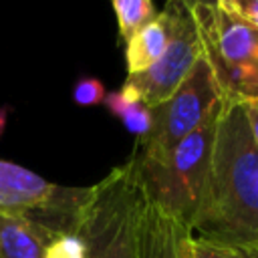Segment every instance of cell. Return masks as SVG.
<instances>
[{
    "label": "cell",
    "instance_id": "obj_1",
    "mask_svg": "<svg viewBox=\"0 0 258 258\" xmlns=\"http://www.w3.org/2000/svg\"><path fill=\"white\" fill-rule=\"evenodd\" d=\"M196 238L258 246V145L240 103L222 101Z\"/></svg>",
    "mask_w": 258,
    "mask_h": 258
},
{
    "label": "cell",
    "instance_id": "obj_2",
    "mask_svg": "<svg viewBox=\"0 0 258 258\" xmlns=\"http://www.w3.org/2000/svg\"><path fill=\"white\" fill-rule=\"evenodd\" d=\"M220 109L222 105L165 159L147 161L131 153L145 198L189 230L204 206Z\"/></svg>",
    "mask_w": 258,
    "mask_h": 258
},
{
    "label": "cell",
    "instance_id": "obj_3",
    "mask_svg": "<svg viewBox=\"0 0 258 258\" xmlns=\"http://www.w3.org/2000/svg\"><path fill=\"white\" fill-rule=\"evenodd\" d=\"M189 12L222 97L240 105L258 101V28L214 2L189 4Z\"/></svg>",
    "mask_w": 258,
    "mask_h": 258
},
{
    "label": "cell",
    "instance_id": "obj_4",
    "mask_svg": "<svg viewBox=\"0 0 258 258\" xmlns=\"http://www.w3.org/2000/svg\"><path fill=\"white\" fill-rule=\"evenodd\" d=\"M145 191L133 157L93 185L79 236L87 258H139L137 232Z\"/></svg>",
    "mask_w": 258,
    "mask_h": 258
},
{
    "label": "cell",
    "instance_id": "obj_5",
    "mask_svg": "<svg viewBox=\"0 0 258 258\" xmlns=\"http://www.w3.org/2000/svg\"><path fill=\"white\" fill-rule=\"evenodd\" d=\"M93 185H60L38 173L0 159V214L18 218L48 238L77 234Z\"/></svg>",
    "mask_w": 258,
    "mask_h": 258
},
{
    "label": "cell",
    "instance_id": "obj_6",
    "mask_svg": "<svg viewBox=\"0 0 258 258\" xmlns=\"http://www.w3.org/2000/svg\"><path fill=\"white\" fill-rule=\"evenodd\" d=\"M224 97L206 58L198 56L196 64L179 87L159 105L151 107V127L143 139H137L133 155L147 161L165 159L173 147L194 133L220 105Z\"/></svg>",
    "mask_w": 258,
    "mask_h": 258
},
{
    "label": "cell",
    "instance_id": "obj_7",
    "mask_svg": "<svg viewBox=\"0 0 258 258\" xmlns=\"http://www.w3.org/2000/svg\"><path fill=\"white\" fill-rule=\"evenodd\" d=\"M165 8L171 14V34L163 54L143 73L127 75L123 89L137 95L149 109L163 103L187 77L200 56L198 30L183 0H167Z\"/></svg>",
    "mask_w": 258,
    "mask_h": 258
},
{
    "label": "cell",
    "instance_id": "obj_8",
    "mask_svg": "<svg viewBox=\"0 0 258 258\" xmlns=\"http://www.w3.org/2000/svg\"><path fill=\"white\" fill-rule=\"evenodd\" d=\"M137 252L139 258H194V234L145 198L139 218Z\"/></svg>",
    "mask_w": 258,
    "mask_h": 258
},
{
    "label": "cell",
    "instance_id": "obj_9",
    "mask_svg": "<svg viewBox=\"0 0 258 258\" xmlns=\"http://www.w3.org/2000/svg\"><path fill=\"white\" fill-rule=\"evenodd\" d=\"M171 34V14L167 8L157 12L153 20L141 26L127 42H125V62L127 75L143 73L149 69L165 50Z\"/></svg>",
    "mask_w": 258,
    "mask_h": 258
},
{
    "label": "cell",
    "instance_id": "obj_10",
    "mask_svg": "<svg viewBox=\"0 0 258 258\" xmlns=\"http://www.w3.org/2000/svg\"><path fill=\"white\" fill-rule=\"evenodd\" d=\"M50 240L34 226L0 214V258H44Z\"/></svg>",
    "mask_w": 258,
    "mask_h": 258
},
{
    "label": "cell",
    "instance_id": "obj_11",
    "mask_svg": "<svg viewBox=\"0 0 258 258\" xmlns=\"http://www.w3.org/2000/svg\"><path fill=\"white\" fill-rule=\"evenodd\" d=\"M103 103L109 109V113L115 119H119L129 133L135 135V139H143L149 133L151 109L131 91L123 87L119 91H107Z\"/></svg>",
    "mask_w": 258,
    "mask_h": 258
},
{
    "label": "cell",
    "instance_id": "obj_12",
    "mask_svg": "<svg viewBox=\"0 0 258 258\" xmlns=\"http://www.w3.org/2000/svg\"><path fill=\"white\" fill-rule=\"evenodd\" d=\"M117 16V28L119 38L129 40L141 26H145L149 20L157 16L155 6L151 0H111Z\"/></svg>",
    "mask_w": 258,
    "mask_h": 258
},
{
    "label": "cell",
    "instance_id": "obj_13",
    "mask_svg": "<svg viewBox=\"0 0 258 258\" xmlns=\"http://www.w3.org/2000/svg\"><path fill=\"white\" fill-rule=\"evenodd\" d=\"M194 258H258V246L224 244L194 236Z\"/></svg>",
    "mask_w": 258,
    "mask_h": 258
},
{
    "label": "cell",
    "instance_id": "obj_14",
    "mask_svg": "<svg viewBox=\"0 0 258 258\" xmlns=\"http://www.w3.org/2000/svg\"><path fill=\"white\" fill-rule=\"evenodd\" d=\"M44 258H87V248L79 234H60L48 242Z\"/></svg>",
    "mask_w": 258,
    "mask_h": 258
},
{
    "label": "cell",
    "instance_id": "obj_15",
    "mask_svg": "<svg viewBox=\"0 0 258 258\" xmlns=\"http://www.w3.org/2000/svg\"><path fill=\"white\" fill-rule=\"evenodd\" d=\"M105 85L97 77H83L73 87V101L81 107H93L101 105L105 101Z\"/></svg>",
    "mask_w": 258,
    "mask_h": 258
},
{
    "label": "cell",
    "instance_id": "obj_16",
    "mask_svg": "<svg viewBox=\"0 0 258 258\" xmlns=\"http://www.w3.org/2000/svg\"><path fill=\"white\" fill-rule=\"evenodd\" d=\"M214 4L258 28V0H214Z\"/></svg>",
    "mask_w": 258,
    "mask_h": 258
},
{
    "label": "cell",
    "instance_id": "obj_17",
    "mask_svg": "<svg viewBox=\"0 0 258 258\" xmlns=\"http://www.w3.org/2000/svg\"><path fill=\"white\" fill-rule=\"evenodd\" d=\"M244 109V115H246V121L250 125V131H252V137L258 145V101H252V103H246L242 105Z\"/></svg>",
    "mask_w": 258,
    "mask_h": 258
},
{
    "label": "cell",
    "instance_id": "obj_18",
    "mask_svg": "<svg viewBox=\"0 0 258 258\" xmlns=\"http://www.w3.org/2000/svg\"><path fill=\"white\" fill-rule=\"evenodd\" d=\"M6 123H8V107H0V137L6 129Z\"/></svg>",
    "mask_w": 258,
    "mask_h": 258
},
{
    "label": "cell",
    "instance_id": "obj_19",
    "mask_svg": "<svg viewBox=\"0 0 258 258\" xmlns=\"http://www.w3.org/2000/svg\"><path fill=\"white\" fill-rule=\"evenodd\" d=\"M183 2L189 6V4H198V2H214V0H183Z\"/></svg>",
    "mask_w": 258,
    "mask_h": 258
}]
</instances>
